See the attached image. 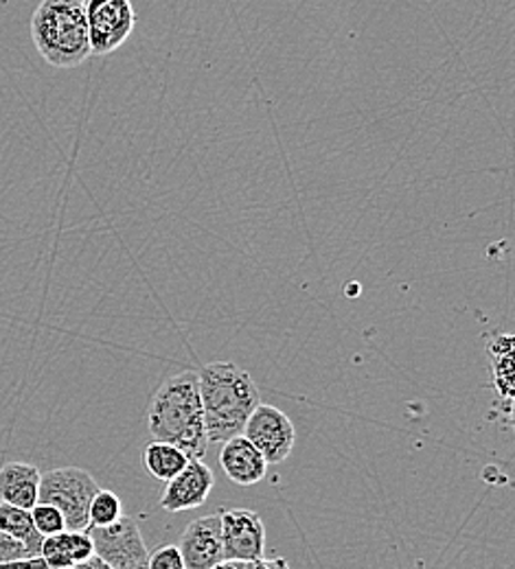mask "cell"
<instances>
[{
	"label": "cell",
	"instance_id": "d6986e66",
	"mask_svg": "<svg viewBox=\"0 0 515 569\" xmlns=\"http://www.w3.org/2000/svg\"><path fill=\"white\" fill-rule=\"evenodd\" d=\"M33 559L27 550V546L22 541H18L16 537L7 535L4 530H0V568H11V566H24L27 561Z\"/></svg>",
	"mask_w": 515,
	"mask_h": 569
},
{
	"label": "cell",
	"instance_id": "6da1fadb",
	"mask_svg": "<svg viewBox=\"0 0 515 569\" xmlns=\"http://www.w3.org/2000/svg\"><path fill=\"white\" fill-rule=\"evenodd\" d=\"M153 440L180 447L189 458H205L209 438L196 372H180L162 381L148 406Z\"/></svg>",
	"mask_w": 515,
	"mask_h": 569
},
{
	"label": "cell",
	"instance_id": "ffe728a7",
	"mask_svg": "<svg viewBox=\"0 0 515 569\" xmlns=\"http://www.w3.org/2000/svg\"><path fill=\"white\" fill-rule=\"evenodd\" d=\"M149 569H185L178 546H162L148 555Z\"/></svg>",
	"mask_w": 515,
	"mask_h": 569
},
{
	"label": "cell",
	"instance_id": "ba28073f",
	"mask_svg": "<svg viewBox=\"0 0 515 569\" xmlns=\"http://www.w3.org/2000/svg\"><path fill=\"white\" fill-rule=\"evenodd\" d=\"M220 517L224 561H261L266 555V526L259 512L232 508L220 512Z\"/></svg>",
	"mask_w": 515,
	"mask_h": 569
},
{
	"label": "cell",
	"instance_id": "e0dca14e",
	"mask_svg": "<svg viewBox=\"0 0 515 569\" xmlns=\"http://www.w3.org/2000/svg\"><path fill=\"white\" fill-rule=\"evenodd\" d=\"M123 515V503L117 493L99 489L88 506V519L90 526H108L117 521Z\"/></svg>",
	"mask_w": 515,
	"mask_h": 569
},
{
	"label": "cell",
	"instance_id": "9c48e42d",
	"mask_svg": "<svg viewBox=\"0 0 515 569\" xmlns=\"http://www.w3.org/2000/svg\"><path fill=\"white\" fill-rule=\"evenodd\" d=\"M216 487L214 471L202 458H189V462L178 471L169 482H165V491L160 496V508L167 512H185L207 503Z\"/></svg>",
	"mask_w": 515,
	"mask_h": 569
},
{
	"label": "cell",
	"instance_id": "9a60e30c",
	"mask_svg": "<svg viewBox=\"0 0 515 569\" xmlns=\"http://www.w3.org/2000/svg\"><path fill=\"white\" fill-rule=\"evenodd\" d=\"M0 530L16 537L18 541H22L31 557H40L44 537L38 532V528L31 519V510L0 501Z\"/></svg>",
	"mask_w": 515,
	"mask_h": 569
},
{
	"label": "cell",
	"instance_id": "2e32d148",
	"mask_svg": "<svg viewBox=\"0 0 515 569\" xmlns=\"http://www.w3.org/2000/svg\"><path fill=\"white\" fill-rule=\"evenodd\" d=\"M492 356H494V368H496V386L503 397L512 403L514 392V338L512 336H498L492 342Z\"/></svg>",
	"mask_w": 515,
	"mask_h": 569
},
{
	"label": "cell",
	"instance_id": "8992f818",
	"mask_svg": "<svg viewBox=\"0 0 515 569\" xmlns=\"http://www.w3.org/2000/svg\"><path fill=\"white\" fill-rule=\"evenodd\" d=\"M92 56H110L132 36L137 13L130 0H81Z\"/></svg>",
	"mask_w": 515,
	"mask_h": 569
},
{
	"label": "cell",
	"instance_id": "5b68a950",
	"mask_svg": "<svg viewBox=\"0 0 515 569\" xmlns=\"http://www.w3.org/2000/svg\"><path fill=\"white\" fill-rule=\"evenodd\" d=\"M86 530L92 539L95 555L108 569L148 568V546L132 517L121 515L108 526H88Z\"/></svg>",
	"mask_w": 515,
	"mask_h": 569
},
{
	"label": "cell",
	"instance_id": "4fadbf2b",
	"mask_svg": "<svg viewBox=\"0 0 515 569\" xmlns=\"http://www.w3.org/2000/svg\"><path fill=\"white\" fill-rule=\"evenodd\" d=\"M40 471L27 462H7L0 469V501L31 510L38 501Z\"/></svg>",
	"mask_w": 515,
	"mask_h": 569
},
{
	"label": "cell",
	"instance_id": "7c38bea8",
	"mask_svg": "<svg viewBox=\"0 0 515 569\" xmlns=\"http://www.w3.org/2000/svg\"><path fill=\"white\" fill-rule=\"evenodd\" d=\"M95 555L92 539L88 530H62L58 535H49L42 539L40 557L47 568H79L88 557Z\"/></svg>",
	"mask_w": 515,
	"mask_h": 569
},
{
	"label": "cell",
	"instance_id": "52a82bcc",
	"mask_svg": "<svg viewBox=\"0 0 515 569\" xmlns=\"http://www.w3.org/2000/svg\"><path fill=\"white\" fill-rule=\"evenodd\" d=\"M268 460V465H281L293 456L295 449V423L286 412L275 406L259 403L241 431Z\"/></svg>",
	"mask_w": 515,
	"mask_h": 569
},
{
	"label": "cell",
	"instance_id": "5bb4252c",
	"mask_svg": "<svg viewBox=\"0 0 515 569\" xmlns=\"http://www.w3.org/2000/svg\"><path fill=\"white\" fill-rule=\"evenodd\" d=\"M187 462H189V456L180 447L165 440L149 442L143 451L146 471L160 482H169L178 471H182Z\"/></svg>",
	"mask_w": 515,
	"mask_h": 569
},
{
	"label": "cell",
	"instance_id": "8fae6325",
	"mask_svg": "<svg viewBox=\"0 0 515 569\" xmlns=\"http://www.w3.org/2000/svg\"><path fill=\"white\" fill-rule=\"evenodd\" d=\"M220 465L226 478L239 487L259 485L270 467L264 453L244 433L221 442Z\"/></svg>",
	"mask_w": 515,
	"mask_h": 569
},
{
	"label": "cell",
	"instance_id": "30bf717a",
	"mask_svg": "<svg viewBox=\"0 0 515 569\" xmlns=\"http://www.w3.org/2000/svg\"><path fill=\"white\" fill-rule=\"evenodd\" d=\"M180 555L185 569H214L224 561L221 517L207 515L194 519L180 537Z\"/></svg>",
	"mask_w": 515,
	"mask_h": 569
},
{
	"label": "cell",
	"instance_id": "3957f363",
	"mask_svg": "<svg viewBox=\"0 0 515 569\" xmlns=\"http://www.w3.org/2000/svg\"><path fill=\"white\" fill-rule=\"evenodd\" d=\"M31 40L56 69H77L90 53L81 0H42L31 16Z\"/></svg>",
	"mask_w": 515,
	"mask_h": 569
},
{
	"label": "cell",
	"instance_id": "7a4b0ae2",
	"mask_svg": "<svg viewBox=\"0 0 515 569\" xmlns=\"http://www.w3.org/2000/svg\"><path fill=\"white\" fill-rule=\"evenodd\" d=\"M209 442H224L244 431L250 412L261 403L252 377L232 361H209L198 372Z\"/></svg>",
	"mask_w": 515,
	"mask_h": 569
},
{
	"label": "cell",
	"instance_id": "ac0fdd59",
	"mask_svg": "<svg viewBox=\"0 0 515 569\" xmlns=\"http://www.w3.org/2000/svg\"><path fill=\"white\" fill-rule=\"evenodd\" d=\"M31 519L42 537L58 535V532L67 530L65 515L60 512V508H56L53 503H47V501H36V506L31 508Z\"/></svg>",
	"mask_w": 515,
	"mask_h": 569
},
{
	"label": "cell",
	"instance_id": "277c9868",
	"mask_svg": "<svg viewBox=\"0 0 515 569\" xmlns=\"http://www.w3.org/2000/svg\"><path fill=\"white\" fill-rule=\"evenodd\" d=\"M97 491L99 485L86 469L60 467L40 476L38 501L60 508L67 530H86L90 526L88 506Z\"/></svg>",
	"mask_w": 515,
	"mask_h": 569
}]
</instances>
